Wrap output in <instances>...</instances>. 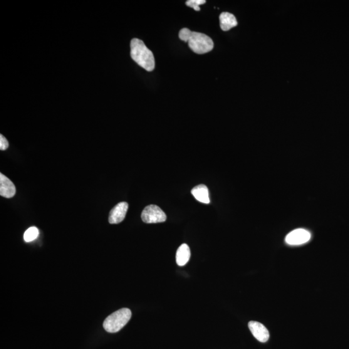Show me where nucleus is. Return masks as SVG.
Returning <instances> with one entry per match:
<instances>
[{"label": "nucleus", "instance_id": "obj_8", "mask_svg": "<svg viewBox=\"0 0 349 349\" xmlns=\"http://www.w3.org/2000/svg\"><path fill=\"white\" fill-rule=\"evenodd\" d=\"M15 194L16 187L13 182L8 177L5 176L2 173H0V195L10 199Z\"/></svg>", "mask_w": 349, "mask_h": 349}, {"label": "nucleus", "instance_id": "obj_4", "mask_svg": "<svg viewBox=\"0 0 349 349\" xmlns=\"http://www.w3.org/2000/svg\"><path fill=\"white\" fill-rule=\"evenodd\" d=\"M141 218L146 223H158L165 222L167 215L157 205L151 204L143 209Z\"/></svg>", "mask_w": 349, "mask_h": 349}, {"label": "nucleus", "instance_id": "obj_13", "mask_svg": "<svg viewBox=\"0 0 349 349\" xmlns=\"http://www.w3.org/2000/svg\"><path fill=\"white\" fill-rule=\"evenodd\" d=\"M206 2L205 0H188L186 2V5L194 9L195 11H199L200 5L206 4Z\"/></svg>", "mask_w": 349, "mask_h": 349}, {"label": "nucleus", "instance_id": "obj_10", "mask_svg": "<svg viewBox=\"0 0 349 349\" xmlns=\"http://www.w3.org/2000/svg\"><path fill=\"white\" fill-rule=\"evenodd\" d=\"M191 192L198 201L204 203V204H209L210 202L209 189H208L207 186L204 184L198 185L193 188Z\"/></svg>", "mask_w": 349, "mask_h": 349}, {"label": "nucleus", "instance_id": "obj_6", "mask_svg": "<svg viewBox=\"0 0 349 349\" xmlns=\"http://www.w3.org/2000/svg\"><path fill=\"white\" fill-rule=\"evenodd\" d=\"M128 210V204L126 202H121L116 204L110 213L109 222L110 224H118L125 219Z\"/></svg>", "mask_w": 349, "mask_h": 349}, {"label": "nucleus", "instance_id": "obj_12", "mask_svg": "<svg viewBox=\"0 0 349 349\" xmlns=\"http://www.w3.org/2000/svg\"><path fill=\"white\" fill-rule=\"evenodd\" d=\"M39 235V230L35 227H32L27 229L24 233V239L26 242H29L35 240Z\"/></svg>", "mask_w": 349, "mask_h": 349}, {"label": "nucleus", "instance_id": "obj_7", "mask_svg": "<svg viewBox=\"0 0 349 349\" xmlns=\"http://www.w3.org/2000/svg\"><path fill=\"white\" fill-rule=\"evenodd\" d=\"M249 327L254 338L260 342L265 343L269 340V332L263 324L251 321L249 323Z\"/></svg>", "mask_w": 349, "mask_h": 349}, {"label": "nucleus", "instance_id": "obj_1", "mask_svg": "<svg viewBox=\"0 0 349 349\" xmlns=\"http://www.w3.org/2000/svg\"><path fill=\"white\" fill-rule=\"evenodd\" d=\"M179 36L181 40L188 42L189 48L198 54L209 53L214 48L212 39L205 34L183 28L180 31Z\"/></svg>", "mask_w": 349, "mask_h": 349}, {"label": "nucleus", "instance_id": "obj_5", "mask_svg": "<svg viewBox=\"0 0 349 349\" xmlns=\"http://www.w3.org/2000/svg\"><path fill=\"white\" fill-rule=\"evenodd\" d=\"M311 238L310 232L303 229H299L290 232L286 237L285 241L290 245H301L307 242Z\"/></svg>", "mask_w": 349, "mask_h": 349}, {"label": "nucleus", "instance_id": "obj_3", "mask_svg": "<svg viewBox=\"0 0 349 349\" xmlns=\"http://www.w3.org/2000/svg\"><path fill=\"white\" fill-rule=\"evenodd\" d=\"M132 311L126 308L115 312L104 321V329L108 333H117L129 322L132 318Z\"/></svg>", "mask_w": 349, "mask_h": 349}, {"label": "nucleus", "instance_id": "obj_14", "mask_svg": "<svg viewBox=\"0 0 349 349\" xmlns=\"http://www.w3.org/2000/svg\"><path fill=\"white\" fill-rule=\"evenodd\" d=\"M9 148V142L3 135H0V150H6Z\"/></svg>", "mask_w": 349, "mask_h": 349}, {"label": "nucleus", "instance_id": "obj_2", "mask_svg": "<svg viewBox=\"0 0 349 349\" xmlns=\"http://www.w3.org/2000/svg\"><path fill=\"white\" fill-rule=\"evenodd\" d=\"M131 57L138 66L142 67L148 71H152L155 69V58L153 54L146 46L142 40L133 38L131 41Z\"/></svg>", "mask_w": 349, "mask_h": 349}, {"label": "nucleus", "instance_id": "obj_9", "mask_svg": "<svg viewBox=\"0 0 349 349\" xmlns=\"http://www.w3.org/2000/svg\"><path fill=\"white\" fill-rule=\"evenodd\" d=\"M220 26L222 31H228L237 26L236 17L229 12H222L219 16Z\"/></svg>", "mask_w": 349, "mask_h": 349}, {"label": "nucleus", "instance_id": "obj_11", "mask_svg": "<svg viewBox=\"0 0 349 349\" xmlns=\"http://www.w3.org/2000/svg\"><path fill=\"white\" fill-rule=\"evenodd\" d=\"M191 256L190 247L187 244L180 245L178 249L176 254V262L178 265L183 266L189 261Z\"/></svg>", "mask_w": 349, "mask_h": 349}]
</instances>
